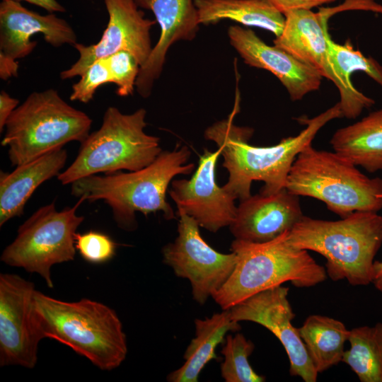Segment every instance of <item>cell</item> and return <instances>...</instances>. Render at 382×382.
<instances>
[{
	"instance_id": "obj_1",
	"label": "cell",
	"mask_w": 382,
	"mask_h": 382,
	"mask_svg": "<svg viewBox=\"0 0 382 382\" xmlns=\"http://www.w3.org/2000/svg\"><path fill=\"white\" fill-rule=\"evenodd\" d=\"M236 98L233 111L204 132L207 140L216 143L224 158L223 166L228 172L227 183L222 186L236 199L251 196L254 180L262 181L260 193L270 195L285 188L286 178L298 154L311 144L318 131L333 119L343 117L340 103L311 118H300L306 127L298 135L282 139L271 146H255L249 144L253 129L233 123L239 111Z\"/></svg>"
},
{
	"instance_id": "obj_2",
	"label": "cell",
	"mask_w": 382,
	"mask_h": 382,
	"mask_svg": "<svg viewBox=\"0 0 382 382\" xmlns=\"http://www.w3.org/2000/svg\"><path fill=\"white\" fill-rule=\"evenodd\" d=\"M190 155L185 146L163 151L151 164L137 170L81 178L71 184V193L90 202L105 201L117 226L127 231L137 226V212L144 215L161 212L170 220L175 216L166 200L168 185L175 176L194 170L195 164L187 163Z\"/></svg>"
},
{
	"instance_id": "obj_3",
	"label": "cell",
	"mask_w": 382,
	"mask_h": 382,
	"mask_svg": "<svg viewBox=\"0 0 382 382\" xmlns=\"http://www.w3.org/2000/svg\"><path fill=\"white\" fill-rule=\"evenodd\" d=\"M34 307L43 338L66 345L103 371L117 368L125 359L122 322L107 305L88 299L62 301L36 290Z\"/></svg>"
},
{
	"instance_id": "obj_4",
	"label": "cell",
	"mask_w": 382,
	"mask_h": 382,
	"mask_svg": "<svg viewBox=\"0 0 382 382\" xmlns=\"http://www.w3.org/2000/svg\"><path fill=\"white\" fill-rule=\"evenodd\" d=\"M287 241L296 248L323 255L332 280L368 285L372 283L374 257L382 243V216L373 212H355L337 221L303 216L289 231Z\"/></svg>"
},
{
	"instance_id": "obj_5",
	"label": "cell",
	"mask_w": 382,
	"mask_h": 382,
	"mask_svg": "<svg viewBox=\"0 0 382 382\" xmlns=\"http://www.w3.org/2000/svg\"><path fill=\"white\" fill-rule=\"evenodd\" d=\"M289 231L263 243L235 239L231 245L237 262L226 283L212 299L227 310L263 290L290 282L299 288L311 287L327 277L325 268L308 250L292 246Z\"/></svg>"
},
{
	"instance_id": "obj_6",
	"label": "cell",
	"mask_w": 382,
	"mask_h": 382,
	"mask_svg": "<svg viewBox=\"0 0 382 382\" xmlns=\"http://www.w3.org/2000/svg\"><path fill=\"white\" fill-rule=\"evenodd\" d=\"M285 188L322 201L341 218L382 209V178H369L335 151L317 150L311 144L296 156Z\"/></svg>"
},
{
	"instance_id": "obj_7",
	"label": "cell",
	"mask_w": 382,
	"mask_h": 382,
	"mask_svg": "<svg viewBox=\"0 0 382 382\" xmlns=\"http://www.w3.org/2000/svg\"><path fill=\"white\" fill-rule=\"evenodd\" d=\"M92 120L67 103L57 91L33 92L8 119L1 141L13 166L30 162L70 141L83 142Z\"/></svg>"
},
{
	"instance_id": "obj_8",
	"label": "cell",
	"mask_w": 382,
	"mask_h": 382,
	"mask_svg": "<svg viewBox=\"0 0 382 382\" xmlns=\"http://www.w3.org/2000/svg\"><path fill=\"white\" fill-rule=\"evenodd\" d=\"M146 110L139 108L131 114L108 107L100 127L81 143L73 163L57 179L62 185L88 175L134 171L151 164L162 151L158 137L147 134Z\"/></svg>"
},
{
	"instance_id": "obj_9",
	"label": "cell",
	"mask_w": 382,
	"mask_h": 382,
	"mask_svg": "<svg viewBox=\"0 0 382 382\" xmlns=\"http://www.w3.org/2000/svg\"><path fill=\"white\" fill-rule=\"evenodd\" d=\"M84 201L79 198L74 206L60 212L54 202L39 208L18 227L14 241L3 250L1 261L38 274L53 288L52 267L74 259L75 235L84 220L76 211Z\"/></svg>"
},
{
	"instance_id": "obj_10",
	"label": "cell",
	"mask_w": 382,
	"mask_h": 382,
	"mask_svg": "<svg viewBox=\"0 0 382 382\" xmlns=\"http://www.w3.org/2000/svg\"><path fill=\"white\" fill-rule=\"evenodd\" d=\"M285 23L282 33L274 40V45L282 48L314 67L323 77L337 86L343 117L355 119L375 101L360 92L351 91L337 73L331 61L328 20L332 16L328 8L317 13L311 9H296L284 13Z\"/></svg>"
},
{
	"instance_id": "obj_11",
	"label": "cell",
	"mask_w": 382,
	"mask_h": 382,
	"mask_svg": "<svg viewBox=\"0 0 382 382\" xmlns=\"http://www.w3.org/2000/svg\"><path fill=\"white\" fill-rule=\"evenodd\" d=\"M177 214L178 236L163 248V262L177 277L190 282L193 299L203 305L226 283L236 266V255L214 250L203 239L192 217L182 212Z\"/></svg>"
},
{
	"instance_id": "obj_12",
	"label": "cell",
	"mask_w": 382,
	"mask_h": 382,
	"mask_svg": "<svg viewBox=\"0 0 382 382\" xmlns=\"http://www.w3.org/2000/svg\"><path fill=\"white\" fill-rule=\"evenodd\" d=\"M33 282L11 273L0 274V366L33 369L44 339L34 307Z\"/></svg>"
},
{
	"instance_id": "obj_13",
	"label": "cell",
	"mask_w": 382,
	"mask_h": 382,
	"mask_svg": "<svg viewBox=\"0 0 382 382\" xmlns=\"http://www.w3.org/2000/svg\"><path fill=\"white\" fill-rule=\"evenodd\" d=\"M54 47H73L78 42L71 25L54 13L42 15L24 7L19 1L2 0L0 3V78L7 80L18 76L17 59L29 55L37 42L35 34Z\"/></svg>"
},
{
	"instance_id": "obj_14",
	"label": "cell",
	"mask_w": 382,
	"mask_h": 382,
	"mask_svg": "<svg viewBox=\"0 0 382 382\" xmlns=\"http://www.w3.org/2000/svg\"><path fill=\"white\" fill-rule=\"evenodd\" d=\"M108 14V22L103 35L95 44L85 45L77 42L78 60L60 73L62 79L81 75L95 61L121 50L132 54L142 66L148 60L153 47L150 31L156 23L146 18L134 0H103Z\"/></svg>"
},
{
	"instance_id": "obj_15",
	"label": "cell",
	"mask_w": 382,
	"mask_h": 382,
	"mask_svg": "<svg viewBox=\"0 0 382 382\" xmlns=\"http://www.w3.org/2000/svg\"><path fill=\"white\" fill-rule=\"evenodd\" d=\"M289 288L276 286L238 303L229 311L236 322L250 321L272 332L283 345L289 360V373L305 382H316L318 372L291 321L295 317L289 299Z\"/></svg>"
},
{
	"instance_id": "obj_16",
	"label": "cell",
	"mask_w": 382,
	"mask_h": 382,
	"mask_svg": "<svg viewBox=\"0 0 382 382\" xmlns=\"http://www.w3.org/2000/svg\"><path fill=\"white\" fill-rule=\"evenodd\" d=\"M220 155L219 148L214 152L205 150L192 178L172 180L168 192L177 212L189 215L199 226L214 233L229 226L237 211L236 199L216 183L215 168Z\"/></svg>"
},
{
	"instance_id": "obj_17",
	"label": "cell",
	"mask_w": 382,
	"mask_h": 382,
	"mask_svg": "<svg viewBox=\"0 0 382 382\" xmlns=\"http://www.w3.org/2000/svg\"><path fill=\"white\" fill-rule=\"evenodd\" d=\"M230 44L248 66L274 74L293 101L301 100L318 90L322 76L310 64L287 51L262 41L251 29L231 25L228 29Z\"/></svg>"
},
{
	"instance_id": "obj_18",
	"label": "cell",
	"mask_w": 382,
	"mask_h": 382,
	"mask_svg": "<svg viewBox=\"0 0 382 382\" xmlns=\"http://www.w3.org/2000/svg\"><path fill=\"white\" fill-rule=\"evenodd\" d=\"M139 8L151 11L160 27V35L136 82L137 93L144 98L152 92L161 76L170 47L180 40L195 38L200 23L194 0H134Z\"/></svg>"
},
{
	"instance_id": "obj_19",
	"label": "cell",
	"mask_w": 382,
	"mask_h": 382,
	"mask_svg": "<svg viewBox=\"0 0 382 382\" xmlns=\"http://www.w3.org/2000/svg\"><path fill=\"white\" fill-rule=\"evenodd\" d=\"M303 216L299 197L284 188L241 200L229 229L235 239L263 243L290 231Z\"/></svg>"
},
{
	"instance_id": "obj_20",
	"label": "cell",
	"mask_w": 382,
	"mask_h": 382,
	"mask_svg": "<svg viewBox=\"0 0 382 382\" xmlns=\"http://www.w3.org/2000/svg\"><path fill=\"white\" fill-rule=\"evenodd\" d=\"M67 160L63 147L54 149L11 173H0V226L24 212L35 190L44 182L58 176Z\"/></svg>"
},
{
	"instance_id": "obj_21",
	"label": "cell",
	"mask_w": 382,
	"mask_h": 382,
	"mask_svg": "<svg viewBox=\"0 0 382 382\" xmlns=\"http://www.w3.org/2000/svg\"><path fill=\"white\" fill-rule=\"evenodd\" d=\"M195 336L185 349L184 363L167 376L169 382H197L205 365L216 357L215 349L228 332L241 329L228 309L209 318L195 320Z\"/></svg>"
},
{
	"instance_id": "obj_22",
	"label": "cell",
	"mask_w": 382,
	"mask_h": 382,
	"mask_svg": "<svg viewBox=\"0 0 382 382\" xmlns=\"http://www.w3.org/2000/svg\"><path fill=\"white\" fill-rule=\"evenodd\" d=\"M336 153L369 173L382 170V109L337 129L330 139Z\"/></svg>"
},
{
	"instance_id": "obj_23",
	"label": "cell",
	"mask_w": 382,
	"mask_h": 382,
	"mask_svg": "<svg viewBox=\"0 0 382 382\" xmlns=\"http://www.w3.org/2000/svg\"><path fill=\"white\" fill-rule=\"evenodd\" d=\"M201 24L231 20L245 26L267 30L279 36L285 23L284 15L267 0H194Z\"/></svg>"
},
{
	"instance_id": "obj_24",
	"label": "cell",
	"mask_w": 382,
	"mask_h": 382,
	"mask_svg": "<svg viewBox=\"0 0 382 382\" xmlns=\"http://www.w3.org/2000/svg\"><path fill=\"white\" fill-rule=\"evenodd\" d=\"M298 330L318 374L342 361L345 343L350 334L342 322L328 316L311 315Z\"/></svg>"
},
{
	"instance_id": "obj_25",
	"label": "cell",
	"mask_w": 382,
	"mask_h": 382,
	"mask_svg": "<svg viewBox=\"0 0 382 382\" xmlns=\"http://www.w3.org/2000/svg\"><path fill=\"white\" fill-rule=\"evenodd\" d=\"M348 341L342 362L361 382H382V323L352 329Z\"/></svg>"
},
{
	"instance_id": "obj_26",
	"label": "cell",
	"mask_w": 382,
	"mask_h": 382,
	"mask_svg": "<svg viewBox=\"0 0 382 382\" xmlns=\"http://www.w3.org/2000/svg\"><path fill=\"white\" fill-rule=\"evenodd\" d=\"M255 348L253 342L243 334L228 335L221 349L224 357L221 374L226 382H263L265 378L257 374L248 358Z\"/></svg>"
},
{
	"instance_id": "obj_27",
	"label": "cell",
	"mask_w": 382,
	"mask_h": 382,
	"mask_svg": "<svg viewBox=\"0 0 382 382\" xmlns=\"http://www.w3.org/2000/svg\"><path fill=\"white\" fill-rule=\"evenodd\" d=\"M329 52L334 67L346 86L351 91L357 89L350 77L354 71H362L382 88V66L373 57L364 56L355 50L349 42L340 45L328 39Z\"/></svg>"
},
{
	"instance_id": "obj_28",
	"label": "cell",
	"mask_w": 382,
	"mask_h": 382,
	"mask_svg": "<svg viewBox=\"0 0 382 382\" xmlns=\"http://www.w3.org/2000/svg\"><path fill=\"white\" fill-rule=\"evenodd\" d=\"M104 58L112 83L117 86L116 93L121 97L132 95L141 67L137 58L126 50L117 52Z\"/></svg>"
},
{
	"instance_id": "obj_29",
	"label": "cell",
	"mask_w": 382,
	"mask_h": 382,
	"mask_svg": "<svg viewBox=\"0 0 382 382\" xmlns=\"http://www.w3.org/2000/svg\"><path fill=\"white\" fill-rule=\"evenodd\" d=\"M75 248L84 260L93 264H101L115 256L117 243L104 233L89 231L76 233Z\"/></svg>"
},
{
	"instance_id": "obj_30",
	"label": "cell",
	"mask_w": 382,
	"mask_h": 382,
	"mask_svg": "<svg viewBox=\"0 0 382 382\" xmlns=\"http://www.w3.org/2000/svg\"><path fill=\"white\" fill-rule=\"evenodd\" d=\"M109 83H112V79L105 59H99L86 69L77 83L73 84L69 98L72 101L88 103L100 86Z\"/></svg>"
},
{
	"instance_id": "obj_31",
	"label": "cell",
	"mask_w": 382,
	"mask_h": 382,
	"mask_svg": "<svg viewBox=\"0 0 382 382\" xmlns=\"http://www.w3.org/2000/svg\"><path fill=\"white\" fill-rule=\"evenodd\" d=\"M283 14L296 9H311L335 0H267Z\"/></svg>"
},
{
	"instance_id": "obj_32",
	"label": "cell",
	"mask_w": 382,
	"mask_h": 382,
	"mask_svg": "<svg viewBox=\"0 0 382 382\" xmlns=\"http://www.w3.org/2000/svg\"><path fill=\"white\" fill-rule=\"evenodd\" d=\"M19 100L12 98L6 91L0 92V132L5 129L6 122L15 109L19 105Z\"/></svg>"
},
{
	"instance_id": "obj_33",
	"label": "cell",
	"mask_w": 382,
	"mask_h": 382,
	"mask_svg": "<svg viewBox=\"0 0 382 382\" xmlns=\"http://www.w3.org/2000/svg\"><path fill=\"white\" fill-rule=\"evenodd\" d=\"M25 1L29 4L42 8L49 13L64 12L66 8L57 0H14Z\"/></svg>"
},
{
	"instance_id": "obj_34",
	"label": "cell",
	"mask_w": 382,
	"mask_h": 382,
	"mask_svg": "<svg viewBox=\"0 0 382 382\" xmlns=\"http://www.w3.org/2000/svg\"><path fill=\"white\" fill-rule=\"evenodd\" d=\"M372 284L382 294V260L374 261Z\"/></svg>"
},
{
	"instance_id": "obj_35",
	"label": "cell",
	"mask_w": 382,
	"mask_h": 382,
	"mask_svg": "<svg viewBox=\"0 0 382 382\" xmlns=\"http://www.w3.org/2000/svg\"><path fill=\"white\" fill-rule=\"evenodd\" d=\"M356 1H366V2H374V1H375V0H356Z\"/></svg>"
}]
</instances>
